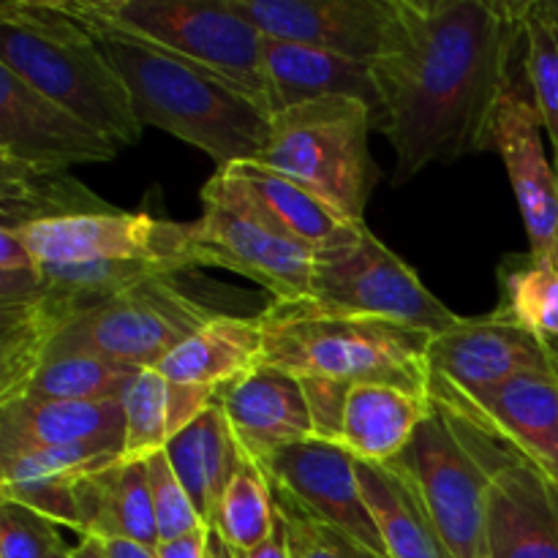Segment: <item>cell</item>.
I'll use <instances>...</instances> for the list:
<instances>
[{
	"label": "cell",
	"instance_id": "cell-1",
	"mask_svg": "<svg viewBox=\"0 0 558 558\" xmlns=\"http://www.w3.org/2000/svg\"><path fill=\"white\" fill-rule=\"evenodd\" d=\"M523 69V3L396 0L385 52L371 63L392 180L494 150V123Z\"/></svg>",
	"mask_w": 558,
	"mask_h": 558
},
{
	"label": "cell",
	"instance_id": "cell-2",
	"mask_svg": "<svg viewBox=\"0 0 558 558\" xmlns=\"http://www.w3.org/2000/svg\"><path fill=\"white\" fill-rule=\"evenodd\" d=\"M85 22L96 33L109 65L123 80L142 129L153 125L199 147L218 169L259 158L270 131V114L248 96L210 71L196 69L150 44L93 20Z\"/></svg>",
	"mask_w": 558,
	"mask_h": 558
},
{
	"label": "cell",
	"instance_id": "cell-3",
	"mask_svg": "<svg viewBox=\"0 0 558 558\" xmlns=\"http://www.w3.org/2000/svg\"><path fill=\"white\" fill-rule=\"evenodd\" d=\"M0 65L118 147L140 142L142 123L123 80L90 25L65 0H5L0 5Z\"/></svg>",
	"mask_w": 558,
	"mask_h": 558
},
{
	"label": "cell",
	"instance_id": "cell-4",
	"mask_svg": "<svg viewBox=\"0 0 558 558\" xmlns=\"http://www.w3.org/2000/svg\"><path fill=\"white\" fill-rule=\"evenodd\" d=\"M259 322L265 327V365L298 379L392 385L428 396L434 332L376 316L332 314L311 300H272Z\"/></svg>",
	"mask_w": 558,
	"mask_h": 558
},
{
	"label": "cell",
	"instance_id": "cell-5",
	"mask_svg": "<svg viewBox=\"0 0 558 558\" xmlns=\"http://www.w3.org/2000/svg\"><path fill=\"white\" fill-rule=\"evenodd\" d=\"M85 20L174 54L248 96L270 114L265 36L229 0H65Z\"/></svg>",
	"mask_w": 558,
	"mask_h": 558
},
{
	"label": "cell",
	"instance_id": "cell-6",
	"mask_svg": "<svg viewBox=\"0 0 558 558\" xmlns=\"http://www.w3.org/2000/svg\"><path fill=\"white\" fill-rule=\"evenodd\" d=\"M371 131H379V120L363 101L316 98L270 114L256 161L314 191L349 221L365 223V205L376 183Z\"/></svg>",
	"mask_w": 558,
	"mask_h": 558
},
{
	"label": "cell",
	"instance_id": "cell-7",
	"mask_svg": "<svg viewBox=\"0 0 558 558\" xmlns=\"http://www.w3.org/2000/svg\"><path fill=\"white\" fill-rule=\"evenodd\" d=\"M216 316H223L216 300L185 283L183 272H156L65 327L49 354L85 352L134 368H156Z\"/></svg>",
	"mask_w": 558,
	"mask_h": 558
},
{
	"label": "cell",
	"instance_id": "cell-8",
	"mask_svg": "<svg viewBox=\"0 0 558 558\" xmlns=\"http://www.w3.org/2000/svg\"><path fill=\"white\" fill-rule=\"evenodd\" d=\"M390 466L417 494L447 558H488V474L439 401L430 398V414Z\"/></svg>",
	"mask_w": 558,
	"mask_h": 558
},
{
	"label": "cell",
	"instance_id": "cell-9",
	"mask_svg": "<svg viewBox=\"0 0 558 558\" xmlns=\"http://www.w3.org/2000/svg\"><path fill=\"white\" fill-rule=\"evenodd\" d=\"M305 300L332 314L392 319L434 336L461 319L425 289L417 272L398 259L368 223L352 243L316 256Z\"/></svg>",
	"mask_w": 558,
	"mask_h": 558
},
{
	"label": "cell",
	"instance_id": "cell-10",
	"mask_svg": "<svg viewBox=\"0 0 558 558\" xmlns=\"http://www.w3.org/2000/svg\"><path fill=\"white\" fill-rule=\"evenodd\" d=\"M445 409L488 474V558H558L556 480L485 423Z\"/></svg>",
	"mask_w": 558,
	"mask_h": 558
},
{
	"label": "cell",
	"instance_id": "cell-11",
	"mask_svg": "<svg viewBox=\"0 0 558 558\" xmlns=\"http://www.w3.org/2000/svg\"><path fill=\"white\" fill-rule=\"evenodd\" d=\"M44 267L93 262H156L189 272L194 223L163 221L150 213H93L63 221L33 223L14 232Z\"/></svg>",
	"mask_w": 558,
	"mask_h": 558
},
{
	"label": "cell",
	"instance_id": "cell-12",
	"mask_svg": "<svg viewBox=\"0 0 558 558\" xmlns=\"http://www.w3.org/2000/svg\"><path fill=\"white\" fill-rule=\"evenodd\" d=\"M202 202L229 207L316 256L352 243L365 227L343 218L314 191L262 167L259 161L218 169L202 189Z\"/></svg>",
	"mask_w": 558,
	"mask_h": 558
},
{
	"label": "cell",
	"instance_id": "cell-13",
	"mask_svg": "<svg viewBox=\"0 0 558 558\" xmlns=\"http://www.w3.org/2000/svg\"><path fill=\"white\" fill-rule=\"evenodd\" d=\"M259 466L278 499L314 521L341 529L365 548L387 558L379 529L360 490L357 458L347 447L308 439L272 452Z\"/></svg>",
	"mask_w": 558,
	"mask_h": 558
},
{
	"label": "cell",
	"instance_id": "cell-14",
	"mask_svg": "<svg viewBox=\"0 0 558 558\" xmlns=\"http://www.w3.org/2000/svg\"><path fill=\"white\" fill-rule=\"evenodd\" d=\"M114 153L109 136L0 65V163L65 172L74 163L112 161Z\"/></svg>",
	"mask_w": 558,
	"mask_h": 558
},
{
	"label": "cell",
	"instance_id": "cell-15",
	"mask_svg": "<svg viewBox=\"0 0 558 558\" xmlns=\"http://www.w3.org/2000/svg\"><path fill=\"white\" fill-rule=\"evenodd\" d=\"M543 114L526 65L510 82L494 123V150L505 158L529 234V254L558 265V174L545 156Z\"/></svg>",
	"mask_w": 558,
	"mask_h": 558
},
{
	"label": "cell",
	"instance_id": "cell-16",
	"mask_svg": "<svg viewBox=\"0 0 558 558\" xmlns=\"http://www.w3.org/2000/svg\"><path fill=\"white\" fill-rule=\"evenodd\" d=\"M262 36L325 49L357 63L385 52L396 0H229Z\"/></svg>",
	"mask_w": 558,
	"mask_h": 558
},
{
	"label": "cell",
	"instance_id": "cell-17",
	"mask_svg": "<svg viewBox=\"0 0 558 558\" xmlns=\"http://www.w3.org/2000/svg\"><path fill=\"white\" fill-rule=\"evenodd\" d=\"M191 234V265L221 267L262 283L272 300H305L311 294L316 254L278 238L270 229L223 205L202 202Z\"/></svg>",
	"mask_w": 558,
	"mask_h": 558
},
{
	"label": "cell",
	"instance_id": "cell-18",
	"mask_svg": "<svg viewBox=\"0 0 558 558\" xmlns=\"http://www.w3.org/2000/svg\"><path fill=\"white\" fill-rule=\"evenodd\" d=\"M428 396L505 436L523 458L558 483V371L521 374L485 390H458L430 376Z\"/></svg>",
	"mask_w": 558,
	"mask_h": 558
},
{
	"label": "cell",
	"instance_id": "cell-19",
	"mask_svg": "<svg viewBox=\"0 0 558 558\" xmlns=\"http://www.w3.org/2000/svg\"><path fill=\"white\" fill-rule=\"evenodd\" d=\"M428 365L434 379L474 392L521 374L554 368V360L537 336L496 308L488 316L458 319L434 336Z\"/></svg>",
	"mask_w": 558,
	"mask_h": 558
},
{
	"label": "cell",
	"instance_id": "cell-20",
	"mask_svg": "<svg viewBox=\"0 0 558 558\" xmlns=\"http://www.w3.org/2000/svg\"><path fill=\"white\" fill-rule=\"evenodd\" d=\"M218 403L243 452L256 463L283 447L316 439L303 385L298 376L272 365L262 363L223 387Z\"/></svg>",
	"mask_w": 558,
	"mask_h": 558
},
{
	"label": "cell",
	"instance_id": "cell-21",
	"mask_svg": "<svg viewBox=\"0 0 558 558\" xmlns=\"http://www.w3.org/2000/svg\"><path fill=\"white\" fill-rule=\"evenodd\" d=\"M123 401L16 398L0 407V461L49 447L123 445Z\"/></svg>",
	"mask_w": 558,
	"mask_h": 558
},
{
	"label": "cell",
	"instance_id": "cell-22",
	"mask_svg": "<svg viewBox=\"0 0 558 558\" xmlns=\"http://www.w3.org/2000/svg\"><path fill=\"white\" fill-rule=\"evenodd\" d=\"M262 65H265L270 114L305 101H316V98L343 96L357 98L365 107L374 109L381 129V98L368 63H357V60L305 47V44L265 36Z\"/></svg>",
	"mask_w": 558,
	"mask_h": 558
},
{
	"label": "cell",
	"instance_id": "cell-23",
	"mask_svg": "<svg viewBox=\"0 0 558 558\" xmlns=\"http://www.w3.org/2000/svg\"><path fill=\"white\" fill-rule=\"evenodd\" d=\"M80 534L96 539H134L158 548V523L153 512L145 461H114L85 474L76 483Z\"/></svg>",
	"mask_w": 558,
	"mask_h": 558
},
{
	"label": "cell",
	"instance_id": "cell-24",
	"mask_svg": "<svg viewBox=\"0 0 558 558\" xmlns=\"http://www.w3.org/2000/svg\"><path fill=\"white\" fill-rule=\"evenodd\" d=\"M265 363V327L259 316L223 314L185 338L156 365L174 385L223 390Z\"/></svg>",
	"mask_w": 558,
	"mask_h": 558
},
{
	"label": "cell",
	"instance_id": "cell-25",
	"mask_svg": "<svg viewBox=\"0 0 558 558\" xmlns=\"http://www.w3.org/2000/svg\"><path fill=\"white\" fill-rule=\"evenodd\" d=\"M218 398L221 390L216 387L174 385L156 368H142L123 392V461H147L163 452L174 436L216 407Z\"/></svg>",
	"mask_w": 558,
	"mask_h": 558
},
{
	"label": "cell",
	"instance_id": "cell-26",
	"mask_svg": "<svg viewBox=\"0 0 558 558\" xmlns=\"http://www.w3.org/2000/svg\"><path fill=\"white\" fill-rule=\"evenodd\" d=\"M430 414V396L392 385H352L341 445L363 463H392Z\"/></svg>",
	"mask_w": 558,
	"mask_h": 558
},
{
	"label": "cell",
	"instance_id": "cell-27",
	"mask_svg": "<svg viewBox=\"0 0 558 558\" xmlns=\"http://www.w3.org/2000/svg\"><path fill=\"white\" fill-rule=\"evenodd\" d=\"M163 452H167L180 483L189 490L205 526H213L218 501L238 474L240 463L245 461L243 447L229 428L221 403L196 417L183 434L169 441Z\"/></svg>",
	"mask_w": 558,
	"mask_h": 558
},
{
	"label": "cell",
	"instance_id": "cell-28",
	"mask_svg": "<svg viewBox=\"0 0 558 558\" xmlns=\"http://www.w3.org/2000/svg\"><path fill=\"white\" fill-rule=\"evenodd\" d=\"M357 480L387 558H447L428 512L401 472L390 463L357 461Z\"/></svg>",
	"mask_w": 558,
	"mask_h": 558
},
{
	"label": "cell",
	"instance_id": "cell-29",
	"mask_svg": "<svg viewBox=\"0 0 558 558\" xmlns=\"http://www.w3.org/2000/svg\"><path fill=\"white\" fill-rule=\"evenodd\" d=\"M114 210L69 172H41L0 163V229L20 232L33 223Z\"/></svg>",
	"mask_w": 558,
	"mask_h": 558
},
{
	"label": "cell",
	"instance_id": "cell-30",
	"mask_svg": "<svg viewBox=\"0 0 558 558\" xmlns=\"http://www.w3.org/2000/svg\"><path fill=\"white\" fill-rule=\"evenodd\" d=\"M142 368L85 352L49 354L20 398L41 401H123L125 387Z\"/></svg>",
	"mask_w": 558,
	"mask_h": 558
},
{
	"label": "cell",
	"instance_id": "cell-31",
	"mask_svg": "<svg viewBox=\"0 0 558 558\" xmlns=\"http://www.w3.org/2000/svg\"><path fill=\"white\" fill-rule=\"evenodd\" d=\"M278 521V507L272 485L256 461L245 456L238 474L223 490L218 501L216 518H213V534L238 556L251 554L259 548L272 534Z\"/></svg>",
	"mask_w": 558,
	"mask_h": 558
},
{
	"label": "cell",
	"instance_id": "cell-32",
	"mask_svg": "<svg viewBox=\"0 0 558 558\" xmlns=\"http://www.w3.org/2000/svg\"><path fill=\"white\" fill-rule=\"evenodd\" d=\"M499 311L543 343L558 341V265L526 256H507L499 265Z\"/></svg>",
	"mask_w": 558,
	"mask_h": 558
},
{
	"label": "cell",
	"instance_id": "cell-33",
	"mask_svg": "<svg viewBox=\"0 0 558 558\" xmlns=\"http://www.w3.org/2000/svg\"><path fill=\"white\" fill-rule=\"evenodd\" d=\"M523 65L558 156V0H523Z\"/></svg>",
	"mask_w": 558,
	"mask_h": 558
},
{
	"label": "cell",
	"instance_id": "cell-34",
	"mask_svg": "<svg viewBox=\"0 0 558 558\" xmlns=\"http://www.w3.org/2000/svg\"><path fill=\"white\" fill-rule=\"evenodd\" d=\"M145 466L147 483H150L153 512H156L158 523V539L169 543V539H178L183 534H191L205 526V521L196 512L194 501H191L189 490H185V485L174 474L167 452H156L153 458H147Z\"/></svg>",
	"mask_w": 558,
	"mask_h": 558
},
{
	"label": "cell",
	"instance_id": "cell-35",
	"mask_svg": "<svg viewBox=\"0 0 558 558\" xmlns=\"http://www.w3.org/2000/svg\"><path fill=\"white\" fill-rule=\"evenodd\" d=\"M278 515H281L283 526H287L289 548L294 558H381L371 548H365L360 539L349 537L341 529L330 526V523L314 521V518L303 515L276 496Z\"/></svg>",
	"mask_w": 558,
	"mask_h": 558
},
{
	"label": "cell",
	"instance_id": "cell-36",
	"mask_svg": "<svg viewBox=\"0 0 558 558\" xmlns=\"http://www.w3.org/2000/svg\"><path fill=\"white\" fill-rule=\"evenodd\" d=\"M65 550L58 523L16 501H0V558H54Z\"/></svg>",
	"mask_w": 558,
	"mask_h": 558
},
{
	"label": "cell",
	"instance_id": "cell-37",
	"mask_svg": "<svg viewBox=\"0 0 558 558\" xmlns=\"http://www.w3.org/2000/svg\"><path fill=\"white\" fill-rule=\"evenodd\" d=\"M47 289V270L9 229H0V308L31 303Z\"/></svg>",
	"mask_w": 558,
	"mask_h": 558
},
{
	"label": "cell",
	"instance_id": "cell-38",
	"mask_svg": "<svg viewBox=\"0 0 558 558\" xmlns=\"http://www.w3.org/2000/svg\"><path fill=\"white\" fill-rule=\"evenodd\" d=\"M305 392V401H308L311 417H314V430L316 439L336 441L341 445V430H343V414H347V401L352 385H343L336 379H300Z\"/></svg>",
	"mask_w": 558,
	"mask_h": 558
},
{
	"label": "cell",
	"instance_id": "cell-39",
	"mask_svg": "<svg viewBox=\"0 0 558 558\" xmlns=\"http://www.w3.org/2000/svg\"><path fill=\"white\" fill-rule=\"evenodd\" d=\"M207 548H210V529L202 526L196 532L158 545V558H207Z\"/></svg>",
	"mask_w": 558,
	"mask_h": 558
},
{
	"label": "cell",
	"instance_id": "cell-40",
	"mask_svg": "<svg viewBox=\"0 0 558 558\" xmlns=\"http://www.w3.org/2000/svg\"><path fill=\"white\" fill-rule=\"evenodd\" d=\"M240 558H294L292 556V548H289L287 526H283L281 515H278L276 529H272L270 537H267L265 543L259 545V548L251 550V554H245V556H240Z\"/></svg>",
	"mask_w": 558,
	"mask_h": 558
},
{
	"label": "cell",
	"instance_id": "cell-41",
	"mask_svg": "<svg viewBox=\"0 0 558 558\" xmlns=\"http://www.w3.org/2000/svg\"><path fill=\"white\" fill-rule=\"evenodd\" d=\"M109 558H158V548L134 543V539H101Z\"/></svg>",
	"mask_w": 558,
	"mask_h": 558
},
{
	"label": "cell",
	"instance_id": "cell-42",
	"mask_svg": "<svg viewBox=\"0 0 558 558\" xmlns=\"http://www.w3.org/2000/svg\"><path fill=\"white\" fill-rule=\"evenodd\" d=\"M71 558H109L104 550L101 539L96 537H82V543L76 548H71Z\"/></svg>",
	"mask_w": 558,
	"mask_h": 558
},
{
	"label": "cell",
	"instance_id": "cell-43",
	"mask_svg": "<svg viewBox=\"0 0 558 558\" xmlns=\"http://www.w3.org/2000/svg\"><path fill=\"white\" fill-rule=\"evenodd\" d=\"M207 558H240V556L234 554L227 543H221V539H218V534H213V529H210V548H207Z\"/></svg>",
	"mask_w": 558,
	"mask_h": 558
},
{
	"label": "cell",
	"instance_id": "cell-44",
	"mask_svg": "<svg viewBox=\"0 0 558 558\" xmlns=\"http://www.w3.org/2000/svg\"><path fill=\"white\" fill-rule=\"evenodd\" d=\"M545 347H548V352H550V360H554V365H556V371H558V341H550V343H545Z\"/></svg>",
	"mask_w": 558,
	"mask_h": 558
},
{
	"label": "cell",
	"instance_id": "cell-45",
	"mask_svg": "<svg viewBox=\"0 0 558 558\" xmlns=\"http://www.w3.org/2000/svg\"><path fill=\"white\" fill-rule=\"evenodd\" d=\"M58 558H71V548H65V550H60V554H58Z\"/></svg>",
	"mask_w": 558,
	"mask_h": 558
},
{
	"label": "cell",
	"instance_id": "cell-46",
	"mask_svg": "<svg viewBox=\"0 0 558 558\" xmlns=\"http://www.w3.org/2000/svg\"><path fill=\"white\" fill-rule=\"evenodd\" d=\"M554 167H556V174H558V156H556V161H554Z\"/></svg>",
	"mask_w": 558,
	"mask_h": 558
},
{
	"label": "cell",
	"instance_id": "cell-47",
	"mask_svg": "<svg viewBox=\"0 0 558 558\" xmlns=\"http://www.w3.org/2000/svg\"><path fill=\"white\" fill-rule=\"evenodd\" d=\"M54 558H58V556H54Z\"/></svg>",
	"mask_w": 558,
	"mask_h": 558
}]
</instances>
